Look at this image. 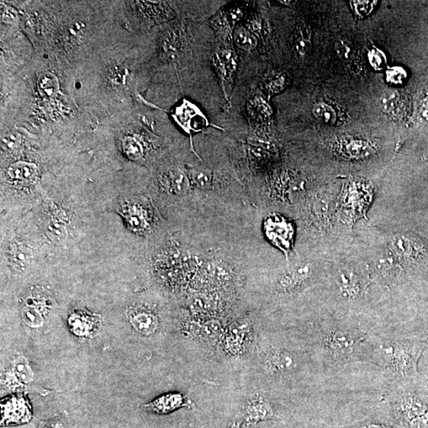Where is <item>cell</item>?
<instances>
[{"label":"cell","instance_id":"obj_34","mask_svg":"<svg viewBox=\"0 0 428 428\" xmlns=\"http://www.w3.org/2000/svg\"><path fill=\"white\" fill-rule=\"evenodd\" d=\"M20 139L17 134H8L2 137V147L5 151L12 152L17 149Z\"/></svg>","mask_w":428,"mask_h":428},{"label":"cell","instance_id":"obj_5","mask_svg":"<svg viewBox=\"0 0 428 428\" xmlns=\"http://www.w3.org/2000/svg\"><path fill=\"white\" fill-rule=\"evenodd\" d=\"M264 369L274 378H285L297 371L299 358L287 348L272 347L269 349L263 358Z\"/></svg>","mask_w":428,"mask_h":428},{"label":"cell","instance_id":"obj_26","mask_svg":"<svg viewBox=\"0 0 428 428\" xmlns=\"http://www.w3.org/2000/svg\"><path fill=\"white\" fill-rule=\"evenodd\" d=\"M123 152L131 161H139L143 156V147L133 136H125L123 141Z\"/></svg>","mask_w":428,"mask_h":428},{"label":"cell","instance_id":"obj_4","mask_svg":"<svg viewBox=\"0 0 428 428\" xmlns=\"http://www.w3.org/2000/svg\"><path fill=\"white\" fill-rule=\"evenodd\" d=\"M394 252L409 267L427 260L428 245L425 240L414 234L398 236L392 241Z\"/></svg>","mask_w":428,"mask_h":428},{"label":"cell","instance_id":"obj_42","mask_svg":"<svg viewBox=\"0 0 428 428\" xmlns=\"http://www.w3.org/2000/svg\"><path fill=\"white\" fill-rule=\"evenodd\" d=\"M41 428H63V427L59 422H52L41 426Z\"/></svg>","mask_w":428,"mask_h":428},{"label":"cell","instance_id":"obj_3","mask_svg":"<svg viewBox=\"0 0 428 428\" xmlns=\"http://www.w3.org/2000/svg\"><path fill=\"white\" fill-rule=\"evenodd\" d=\"M391 414L404 428H428V388L411 382L398 383L385 398Z\"/></svg>","mask_w":428,"mask_h":428},{"label":"cell","instance_id":"obj_32","mask_svg":"<svg viewBox=\"0 0 428 428\" xmlns=\"http://www.w3.org/2000/svg\"><path fill=\"white\" fill-rule=\"evenodd\" d=\"M354 12L360 18L365 17L372 12L378 1H352Z\"/></svg>","mask_w":428,"mask_h":428},{"label":"cell","instance_id":"obj_1","mask_svg":"<svg viewBox=\"0 0 428 428\" xmlns=\"http://www.w3.org/2000/svg\"><path fill=\"white\" fill-rule=\"evenodd\" d=\"M428 349V339L369 340L367 362L383 368L398 380L411 382L418 377L420 358Z\"/></svg>","mask_w":428,"mask_h":428},{"label":"cell","instance_id":"obj_16","mask_svg":"<svg viewBox=\"0 0 428 428\" xmlns=\"http://www.w3.org/2000/svg\"><path fill=\"white\" fill-rule=\"evenodd\" d=\"M216 65L221 77L227 79L231 78L237 66L236 57L234 51L229 49L220 50L216 54Z\"/></svg>","mask_w":428,"mask_h":428},{"label":"cell","instance_id":"obj_18","mask_svg":"<svg viewBox=\"0 0 428 428\" xmlns=\"http://www.w3.org/2000/svg\"><path fill=\"white\" fill-rule=\"evenodd\" d=\"M57 77L51 72H46L42 75L39 81V87L42 96L45 99H54L60 88Z\"/></svg>","mask_w":428,"mask_h":428},{"label":"cell","instance_id":"obj_35","mask_svg":"<svg viewBox=\"0 0 428 428\" xmlns=\"http://www.w3.org/2000/svg\"><path fill=\"white\" fill-rule=\"evenodd\" d=\"M369 63L376 70H382L385 63V58L382 52L374 49L369 52L368 55Z\"/></svg>","mask_w":428,"mask_h":428},{"label":"cell","instance_id":"obj_9","mask_svg":"<svg viewBox=\"0 0 428 428\" xmlns=\"http://www.w3.org/2000/svg\"><path fill=\"white\" fill-rule=\"evenodd\" d=\"M192 402L181 393L168 394L159 396L154 400L146 404L145 409L156 414H167L183 407L192 406Z\"/></svg>","mask_w":428,"mask_h":428},{"label":"cell","instance_id":"obj_39","mask_svg":"<svg viewBox=\"0 0 428 428\" xmlns=\"http://www.w3.org/2000/svg\"><path fill=\"white\" fill-rule=\"evenodd\" d=\"M425 353L426 356H425V354L422 356L419 365L422 367H420V371L424 373L425 385L428 388V349Z\"/></svg>","mask_w":428,"mask_h":428},{"label":"cell","instance_id":"obj_29","mask_svg":"<svg viewBox=\"0 0 428 428\" xmlns=\"http://www.w3.org/2000/svg\"><path fill=\"white\" fill-rule=\"evenodd\" d=\"M400 97L398 93L395 92H388L384 94L380 99V108L383 112L387 114H393L396 108H398Z\"/></svg>","mask_w":428,"mask_h":428},{"label":"cell","instance_id":"obj_6","mask_svg":"<svg viewBox=\"0 0 428 428\" xmlns=\"http://www.w3.org/2000/svg\"><path fill=\"white\" fill-rule=\"evenodd\" d=\"M2 426L23 425L31 420L30 401L21 393L8 396L1 401Z\"/></svg>","mask_w":428,"mask_h":428},{"label":"cell","instance_id":"obj_44","mask_svg":"<svg viewBox=\"0 0 428 428\" xmlns=\"http://www.w3.org/2000/svg\"><path fill=\"white\" fill-rule=\"evenodd\" d=\"M231 428H234V427H232Z\"/></svg>","mask_w":428,"mask_h":428},{"label":"cell","instance_id":"obj_36","mask_svg":"<svg viewBox=\"0 0 428 428\" xmlns=\"http://www.w3.org/2000/svg\"><path fill=\"white\" fill-rule=\"evenodd\" d=\"M194 181L200 187H207L211 182V176L208 172L194 170L192 172Z\"/></svg>","mask_w":428,"mask_h":428},{"label":"cell","instance_id":"obj_37","mask_svg":"<svg viewBox=\"0 0 428 428\" xmlns=\"http://www.w3.org/2000/svg\"><path fill=\"white\" fill-rule=\"evenodd\" d=\"M388 81L394 83H401L407 77L406 72L402 68L396 67L388 72Z\"/></svg>","mask_w":428,"mask_h":428},{"label":"cell","instance_id":"obj_20","mask_svg":"<svg viewBox=\"0 0 428 428\" xmlns=\"http://www.w3.org/2000/svg\"><path fill=\"white\" fill-rule=\"evenodd\" d=\"M347 154L354 159L367 158L374 153V147L369 142L363 140H353L345 147Z\"/></svg>","mask_w":428,"mask_h":428},{"label":"cell","instance_id":"obj_27","mask_svg":"<svg viewBox=\"0 0 428 428\" xmlns=\"http://www.w3.org/2000/svg\"><path fill=\"white\" fill-rule=\"evenodd\" d=\"M23 320L26 325L34 327H40L44 324V318L40 311L34 307V306L28 305L22 311Z\"/></svg>","mask_w":428,"mask_h":428},{"label":"cell","instance_id":"obj_19","mask_svg":"<svg viewBox=\"0 0 428 428\" xmlns=\"http://www.w3.org/2000/svg\"><path fill=\"white\" fill-rule=\"evenodd\" d=\"M31 258V251L23 245L14 246L10 255V263L15 269L19 272H23L29 266Z\"/></svg>","mask_w":428,"mask_h":428},{"label":"cell","instance_id":"obj_23","mask_svg":"<svg viewBox=\"0 0 428 428\" xmlns=\"http://www.w3.org/2000/svg\"><path fill=\"white\" fill-rule=\"evenodd\" d=\"M294 50L299 57H304L311 49L310 35L307 30L300 28L295 34L293 42Z\"/></svg>","mask_w":428,"mask_h":428},{"label":"cell","instance_id":"obj_30","mask_svg":"<svg viewBox=\"0 0 428 428\" xmlns=\"http://www.w3.org/2000/svg\"><path fill=\"white\" fill-rule=\"evenodd\" d=\"M47 234L52 238V239L61 241L65 239L66 236V230L61 221L52 220L48 224Z\"/></svg>","mask_w":428,"mask_h":428},{"label":"cell","instance_id":"obj_38","mask_svg":"<svg viewBox=\"0 0 428 428\" xmlns=\"http://www.w3.org/2000/svg\"><path fill=\"white\" fill-rule=\"evenodd\" d=\"M221 330V325L218 322L210 321L206 324L202 330L204 336L213 338L218 335Z\"/></svg>","mask_w":428,"mask_h":428},{"label":"cell","instance_id":"obj_41","mask_svg":"<svg viewBox=\"0 0 428 428\" xmlns=\"http://www.w3.org/2000/svg\"><path fill=\"white\" fill-rule=\"evenodd\" d=\"M356 428H392L388 425L380 424L378 422H365L359 425Z\"/></svg>","mask_w":428,"mask_h":428},{"label":"cell","instance_id":"obj_17","mask_svg":"<svg viewBox=\"0 0 428 428\" xmlns=\"http://www.w3.org/2000/svg\"><path fill=\"white\" fill-rule=\"evenodd\" d=\"M247 110L250 117L257 121H266L273 114L271 105L261 97L252 99L247 105Z\"/></svg>","mask_w":428,"mask_h":428},{"label":"cell","instance_id":"obj_25","mask_svg":"<svg viewBox=\"0 0 428 428\" xmlns=\"http://www.w3.org/2000/svg\"><path fill=\"white\" fill-rule=\"evenodd\" d=\"M287 85V79L283 74L280 72L269 73L264 79V86L271 94L281 92Z\"/></svg>","mask_w":428,"mask_h":428},{"label":"cell","instance_id":"obj_11","mask_svg":"<svg viewBox=\"0 0 428 428\" xmlns=\"http://www.w3.org/2000/svg\"><path fill=\"white\" fill-rule=\"evenodd\" d=\"M274 412L271 404L264 400L261 394L248 402L245 407L244 418L248 425L272 419Z\"/></svg>","mask_w":428,"mask_h":428},{"label":"cell","instance_id":"obj_33","mask_svg":"<svg viewBox=\"0 0 428 428\" xmlns=\"http://www.w3.org/2000/svg\"><path fill=\"white\" fill-rule=\"evenodd\" d=\"M335 51L338 57L343 61L348 62L352 59L353 52L351 48L343 40L336 41Z\"/></svg>","mask_w":428,"mask_h":428},{"label":"cell","instance_id":"obj_15","mask_svg":"<svg viewBox=\"0 0 428 428\" xmlns=\"http://www.w3.org/2000/svg\"><path fill=\"white\" fill-rule=\"evenodd\" d=\"M8 173L13 181L28 185L38 179L39 169L34 163L17 162L9 167Z\"/></svg>","mask_w":428,"mask_h":428},{"label":"cell","instance_id":"obj_21","mask_svg":"<svg viewBox=\"0 0 428 428\" xmlns=\"http://www.w3.org/2000/svg\"><path fill=\"white\" fill-rule=\"evenodd\" d=\"M234 39L237 46L245 51L255 50L258 44L256 36L253 34L252 31L246 29L244 26H239V28L236 29Z\"/></svg>","mask_w":428,"mask_h":428},{"label":"cell","instance_id":"obj_12","mask_svg":"<svg viewBox=\"0 0 428 428\" xmlns=\"http://www.w3.org/2000/svg\"><path fill=\"white\" fill-rule=\"evenodd\" d=\"M34 377V372L28 360L23 357H19L14 361L12 371L7 374L5 383L8 387L17 389L30 384Z\"/></svg>","mask_w":428,"mask_h":428},{"label":"cell","instance_id":"obj_40","mask_svg":"<svg viewBox=\"0 0 428 428\" xmlns=\"http://www.w3.org/2000/svg\"><path fill=\"white\" fill-rule=\"evenodd\" d=\"M17 19V13L12 8H8L3 14V20L6 23H13Z\"/></svg>","mask_w":428,"mask_h":428},{"label":"cell","instance_id":"obj_31","mask_svg":"<svg viewBox=\"0 0 428 428\" xmlns=\"http://www.w3.org/2000/svg\"><path fill=\"white\" fill-rule=\"evenodd\" d=\"M127 71L125 68L116 65L110 68L109 72L110 81L113 85L121 87L125 83Z\"/></svg>","mask_w":428,"mask_h":428},{"label":"cell","instance_id":"obj_43","mask_svg":"<svg viewBox=\"0 0 428 428\" xmlns=\"http://www.w3.org/2000/svg\"><path fill=\"white\" fill-rule=\"evenodd\" d=\"M425 159H426V160H427V161H428V153H427V154L426 155Z\"/></svg>","mask_w":428,"mask_h":428},{"label":"cell","instance_id":"obj_22","mask_svg":"<svg viewBox=\"0 0 428 428\" xmlns=\"http://www.w3.org/2000/svg\"><path fill=\"white\" fill-rule=\"evenodd\" d=\"M181 48V38L176 32H168L163 36L161 50L163 56L167 59H174Z\"/></svg>","mask_w":428,"mask_h":428},{"label":"cell","instance_id":"obj_8","mask_svg":"<svg viewBox=\"0 0 428 428\" xmlns=\"http://www.w3.org/2000/svg\"><path fill=\"white\" fill-rule=\"evenodd\" d=\"M336 282L340 293L349 303L353 304L363 298L365 284L360 276L348 269L338 273Z\"/></svg>","mask_w":428,"mask_h":428},{"label":"cell","instance_id":"obj_14","mask_svg":"<svg viewBox=\"0 0 428 428\" xmlns=\"http://www.w3.org/2000/svg\"><path fill=\"white\" fill-rule=\"evenodd\" d=\"M129 319L135 331L144 336L153 334L159 325L157 316L149 311L133 312L129 315Z\"/></svg>","mask_w":428,"mask_h":428},{"label":"cell","instance_id":"obj_28","mask_svg":"<svg viewBox=\"0 0 428 428\" xmlns=\"http://www.w3.org/2000/svg\"><path fill=\"white\" fill-rule=\"evenodd\" d=\"M83 26L81 23H74L63 31L62 38L67 45L74 46L79 43L83 36Z\"/></svg>","mask_w":428,"mask_h":428},{"label":"cell","instance_id":"obj_13","mask_svg":"<svg viewBox=\"0 0 428 428\" xmlns=\"http://www.w3.org/2000/svg\"><path fill=\"white\" fill-rule=\"evenodd\" d=\"M269 238L283 249H288L293 235L292 225L284 219L272 218L267 222Z\"/></svg>","mask_w":428,"mask_h":428},{"label":"cell","instance_id":"obj_24","mask_svg":"<svg viewBox=\"0 0 428 428\" xmlns=\"http://www.w3.org/2000/svg\"><path fill=\"white\" fill-rule=\"evenodd\" d=\"M312 112L314 117L321 123L331 125L335 123L336 115L335 110L325 103H317L314 105Z\"/></svg>","mask_w":428,"mask_h":428},{"label":"cell","instance_id":"obj_7","mask_svg":"<svg viewBox=\"0 0 428 428\" xmlns=\"http://www.w3.org/2000/svg\"><path fill=\"white\" fill-rule=\"evenodd\" d=\"M313 276V268L309 263H300L289 268L278 283L279 292L290 294L305 287Z\"/></svg>","mask_w":428,"mask_h":428},{"label":"cell","instance_id":"obj_10","mask_svg":"<svg viewBox=\"0 0 428 428\" xmlns=\"http://www.w3.org/2000/svg\"><path fill=\"white\" fill-rule=\"evenodd\" d=\"M100 325L98 316H93L83 312H75L68 318V326L74 335L79 337H89L96 332Z\"/></svg>","mask_w":428,"mask_h":428},{"label":"cell","instance_id":"obj_2","mask_svg":"<svg viewBox=\"0 0 428 428\" xmlns=\"http://www.w3.org/2000/svg\"><path fill=\"white\" fill-rule=\"evenodd\" d=\"M369 340L360 327L347 323H329L320 332L321 351L333 369L367 361Z\"/></svg>","mask_w":428,"mask_h":428}]
</instances>
